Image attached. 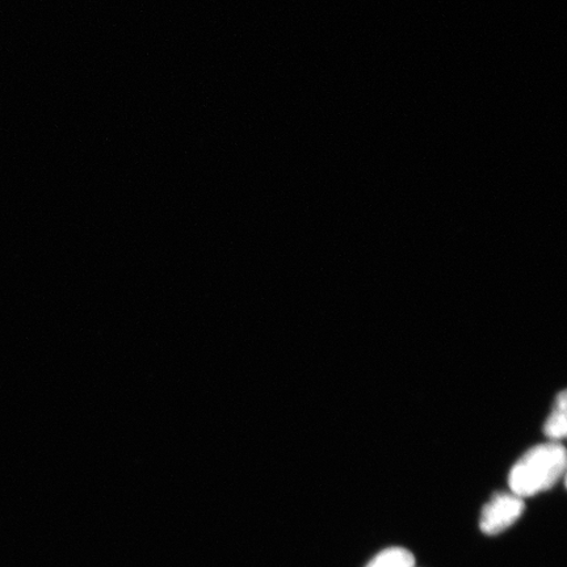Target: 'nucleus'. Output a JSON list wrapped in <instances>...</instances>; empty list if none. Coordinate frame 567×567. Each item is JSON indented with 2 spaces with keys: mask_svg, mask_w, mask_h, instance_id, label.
Wrapping results in <instances>:
<instances>
[{
  "mask_svg": "<svg viewBox=\"0 0 567 567\" xmlns=\"http://www.w3.org/2000/svg\"><path fill=\"white\" fill-rule=\"evenodd\" d=\"M566 461V451L559 443L534 446L509 472V491L523 499L549 491L565 476Z\"/></svg>",
  "mask_w": 567,
  "mask_h": 567,
  "instance_id": "nucleus-1",
  "label": "nucleus"
},
{
  "mask_svg": "<svg viewBox=\"0 0 567 567\" xmlns=\"http://www.w3.org/2000/svg\"><path fill=\"white\" fill-rule=\"evenodd\" d=\"M524 508L526 505L520 496L512 492L496 494L482 509L480 528L488 536L499 535L520 519Z\"/></svg>",
  "mask_w": 567,
  "mask_h": 567,
  "instance_id": "nucleus-2",
  "label": "nucleus"
},
{
  "mask_svg": "<svg viewBox=\"0 0 567 567\" xmlns=\"http://www.w3.org/2000/svg\"><path fill=\"white\" fill-rule=\"evenodd\" d=\"M566 393L561 392L557 396L555 408L548 416L544 425L545 435L550 439V442L558 443L566 436L567 417H566Z\"/></svg>",
  "mask_w": 567,
  "mask_h": 567,
  "instance_id": "nucleus-3",
  "label": "nucleus"
},
{
  "mask_svg": "<svg viewBox=\"0 0 567 567\" xmlns=\"http://www.w3.org/2000/svg\"><path fill=\"white\" fill-rule=\"evenodd\" d=\"M367 567H416V565L413 553L394 547L380 551Z\"/></svg>",
  "mask_w": 567,
  "mask_h": 567,
  "instance_id": "nucleus-4",
  "label": "nucleus"
}]
</instances>
